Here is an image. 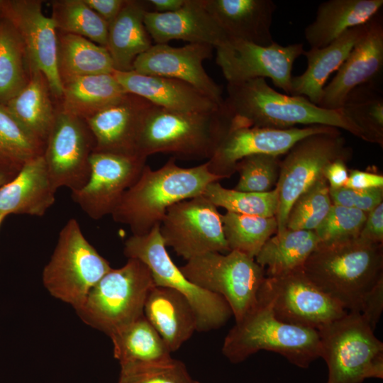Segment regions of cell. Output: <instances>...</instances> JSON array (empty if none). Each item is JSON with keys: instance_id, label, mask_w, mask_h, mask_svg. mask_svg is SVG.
I'll return each instance as SVG.
<instances>
[{"instance_id": "3", "label": "cell", "mask_w": 383, "mask_h": 383, "mask_svg": "<svg viewBox=\"0 0 383 383\" xmlns=\"http://www.w3.org/2000/svg\"><path fill=\"white\" fill-rule=\"evenodd\" d=\"M223 105L246 127L288 129L297 125L342 128L361 138L359 129L341 110L321 108L303 96L281 94L264 78L227 84Z\"/></svg>"}, {"instance_id": "28", "label": "cell", "mask_w": 383, "mask_h": 383, "mask_svg": "<svg viewBox=\"0 0 383 383\" xmlns=\"http://www.w3.org/2000/svg\"><path fill=\"white\" fill-rule=\"evenodd\" d=\"M147 11H150L147 1L126 0L109 23L106 49L116 71L133 70L135 59L154 44L144 23Z\"/></svg>"}, {"instance_id": "17", "label": "cell", "mask_w": 383, "mask_h": 383, "mask_svg": "<svg viewBox=\"0 0 383 383\" xmlns=\"http://www.w3.org/2000/svg\"><path fill=\"white\" fill-rule=\"evenodd\" d=\"M42 0H0V14L15 28L24 45L32 71L46 77L55 101L62 95L57 70V33L42 11Z\"/></svg>"}, {"instance_id": "4", "label": "cell", "mask_w": 383, "mask_h": 383, "mask_svg": "<svg viewBox=\"0 0 383 383\" xmlns=\"http://www.w3.org/2000/svg\"><path fill=\"white\" fill-rule=\"evenodd\" d=\"M233 116L223 104L210 112H183L153 106L139 136L137 154L167 153L184 160H209L231 130Z\"/></svg>"}, {"instance_id": "9", "label": "cell", "mask_w": 383, "mask_h": 383, "mask_svg": "<svg viewBox=\"0 0 383 383\" xmlns=\"http://www.w3.org/2000/svg\"><path fill=\"white\" fill-rule=\"evenodd\" d=\"M123 253L128 258L143 262L149 268L155 286L173 289L188 300L196 316L197 331L219 328L233 314L221 296L199 287L183 274L166 250L160 226L147 234L133 235L128 238Z\"/></svg>"}, {"instance_id": "43", "label": "cell", "mask_w": 383, "mask_h": 383, "mask_svg": "<svg viewBox=\"0 0 383 383\" xmlns=\"http://www.w3.org/2000/svg\"><path fill=\"white\" fill-rule=\"evenodd\" d=\"M118 383H200L189 375L185 365L177 360L121 365Z\"/></svg>"}, {"instance_id": "42", "label": "cell", "mask_w": 383, "mask_h": 383, "mask_svg": "<svg viewBox=\"0 0 383 383\" xmlns=\"http://www.w3.org/2000/svg\"><path fill=\"white\" fill-rule=\"evenodd\" d=\"M280 168L279 156L252 155L243 157L235 165L239 180L235 190L246 192L263 193L276 187Z\"/></svg>"}, {"instance_id": "21", "label": "cell", "mask_w": 383, "mask_h": 383, "mask_svg": "<svg viewBox=\"0 0 383 383\" xmlns=\"http://www.w3.org/2000/svg\"><path fill=\"white\" fill-rule=\"evenodd\" d=\"M154 105L126 93L85 120L95 140V152L138 155L137 146L144 121Z\"/></svg>"}, {"instance_id": "27", "label": "cell", "mask_w": 383, "mask_h": 383, "mask_svg": "<svg viewBox=\"0 0 383 383\" xmlns=\"http://www.w3.org/2000/svg\"><path fill=\"white\" fill-rule=\"evenodd\" d=\"M143 314L171 353L177 350L196 331V316L189 302L169 287H152L146 298Z\"/></svg>"}, {"instance_id": "13", "label": "cell", "mask_w": 383, "mask_h": 383, "mask_svg": "<svg viewBox=\"0 0 383 383\" xmlns=\"http://www.w3.org/2000/svg\"><path fill=\"white\" fill-rule=\"evenodd\" d=\"M204 194L170 207L160 225L165 245L187 261L211 252H230L221 214Z\"/></svg>"}, {"instance_id": "7", "label": "cell", "mask_w": 383, "mask_h": 383, "mask_svg": "<svg viewBox=\"0 0 383 383\" xmlns=\"http://www.w3.org/2000/svg\"><path fill=\"white\" fill-rule=\"evenodd\" d=\"M359 312L343 316L318 330L321 357L328 370L326 383H362L383 378V343Z\"/></svg>"}, {"instance_id": "22", "label": "cell", "mask_w": 383, "mask_h": 383, "mask_svg": "<svg viewBox=\"0 0 383 383\" xmlns=\"http://www.w3.org/2000/svg\"><path fill=\"white\" fill-rule=\"evenodd\" d=\"M144 23L154 44L182 40L216 48L228 42L207 10L204 0H185L184 4L174 12L147 11Z\"/></svg>"}, {"instance_id": "18", "label": "cell", "mask_w": 383, "mask_h": 383, "mask_svg": "<svg viewBox=\"0 0 383 383\" xmlns=\"http://www.w3.org/2000/svg\"><path fill=\"white\" fill-rule=\"evenodd\" d=\"M333 128L321 125L288 129L239 126L233 118L231 130L206 162L208 169L213 174L228 178L243 157L259 154L279 156L301 139Z\"/></svg>"}, {"instance_id": "6", "label": "cell", "mask_w": 383, "mask_h": 383, "mask_svg": "<svg viewBox=\"0 0 383 383\" xmlns=\"http://www.w3.org/2000/svg\"><path fill=\"white\" fill-rule=\"evenodd\" d=\"M155 286L149 268L128 258L91 288L76 311L86 323L111 337L143 315L146 298Z\"/></svg>"}, {"instance_id": "15", "label": "cell", "mask_w": 383, "mask_h": 383, "mask_svg": "<svg viewBox=\"0 0 383 383\" xmlns=\"http://www.w3.org/2000/svg\"><path fill=\"white\" fill-rule=\"evenodd\" d=\"M215 49L216 62L228 84L270 78L289 95L293 65L304 52L302 43L283 46L274 41L267 46L230 41Z\"/></svg>"}, {"instance_id": "40", "label": "cell", "mask_w": 383, "mask_h": 383, "mask_svg": "<svg viewBox=\"0 0 383 383\" xmlns=\"http://www.w3.org/2000/svg\"><path fill=\"white\" fill-rule=\"evenodd\" d=\"M203 194L216 207L229 212L262 217L276 216L278 196L275 188L263 193L246 192L226 189L214 182L206 187Z\"/></svg>"}, {"instance_id": "35", "label": "cell", "mask_w": 383, "mask_h": 383, "mask_svg": "<svg viewBox=\"0 0 383 383\" xmlns=\"http://www.w3.org/2000/svg\"><path fill=\"white\" fill-rule=\"evenodd\" d=\"M32 70L18 32L0 14V104H5L28 83Z\"/></svg>"}, {"instance_id": "8", "label": "cell", "mask_w": 383, "mask_h": 383, "mask_svg": "<svg viewBox=\"0 0 383 383\" xmlns=\"http://www.w3.org/2000/svg\"><path fill=\"white\" fill-rule=\"evenodd\" d=\"M111 270L70 218L61 229L51 258L43 271L45 287L54 297L78 309L91 288Z\"/></svg>"}, {"instance_id": "10", "label": "cell", "mask_w": 383, "mask_h": 383, "mask_svg": "<svg viewBox=\"0 0 383 383\" xmlns=\"http://www.w3.org/2000/svg\"><path fill=\"white\" fill-rule=\"evenodd\" d=\"M179 269L192 283L221 296L235 322L256 305L266 277L254 258L236 250L207 252L187 260Z\"/></svg>"}, {"instance_id": "48", "label": "cell", "mask_w": 383, "mask_h": 383, "mask_svg": "<svg viewBox=\"0 0 383 383\" xmlns=\"http://www.w3.org/2000/svg\"><path fill=\"white\" fill-rule=\"evenodd\" d=\"M345 187L354 189L383 187V176L369 172L353 170L348 174Z\"/></svg>"}, {"instance_id": "37", "label": "cell", "mask_w": 383, "mask_h": 383, "mask_svg": "<svg viewBox=\"0 0 383 383\" xmlns=\"http://www.w3.org/2000/svg\"><path fill=\"white\" fill-rule=\"evenodd\" d=\"M221 221L230 251L236 250L254 259L265 242L277 231L275 216L226 211L221 215Z\"/></svg>"}, {"instance_id": "38", "label": "cell", "mask_w": 383, "mask_h": 383, "mask_svg": "<svg viewBox=\"0 0 383 383\" xmlns=\"http://www.w3.org/2000/svg\"><path fill=\"white\" fill-rule=\"evenodd\" d=\"M50 4V18L57 31L84 37L106 48L109 23L84 0H55Z\"/></svg>"}, {"instance_id": "49", "label": "cell", "mask_w": 383, "mask_h": 383, "mask_svg": "<svg viewBox=\"0 0 383 383\" xmlns=\"http://www.w3.org/2000/svg\"><path fill=\"white\" fill-rule=\"evenodd\" d=\"M346 160L337 159L328 164L323 172L329 189H337L345 187L348 178Z\"/></svg>"}, {"instance_id": "29", "label": "cell", "mask_w": 383, "mask_h": 383, "mask_svg": "<svg viewBox=\"0 0 383 383\" xmlns=\"http://www.w3.org/2000/svg\"><path fill=\"white\" fill-rule=\"evenodd\" d=\"M383 0H328L318 7L314 21L304 30L311 48H321L346 30L367 23L379 13Z\"/></svg>"}, {"instance_id": "11", "label": "cell", "mask_w": 383, "mask_h": 383, "mask_svg": "<svg viewBox=\"0 0 383 383\" xmlns=\"http://www.w3.org/2000/svg\"><path fill=\"white\" fill-rule=\"evenodd\" d=\"M351 149L338 128L307 136L297 142L280 161L275 187L278 196L277 231L286 229L287 216L296 200L323 177L326 167L337 159L348 160Z\"/></svg>"}, {"instance_id": "14", "label": "cell", "mask_w": 383, "mask_h": 383, "mask_svg": "<svg viewBox=\"0 0 383 383\" xmlns=\"http://www.w3.org/2000/svg\"><path fill=\"white\" fill-rule=\"evenodd\" d=\"M94 149L95 140L85 120L65 112L56 104L55 118L43 157L57 190L67 187L74 192L84 186L89 177V159Z\"/></svg>"}, {"instance_id": "34", "label": "cell", "mask_w": 383, "mask_h": 383, "mask_svg": "<svg viewBox=\"0 0 383 383\" xmlns=\"http://www.w3.org/2000/svg\"><path fill=\"white\" fill-rule=\"evenodd\" d=\"M113 355L121 365L161 362L171 352L144 314L110 337Z\"/></svg>"}, {"instance_id": "1", "label": "cell", "mask_w": 383, "mask_h": 383, "mask_svg": "<svg viewBox=\"0 0 383 383\" xmlns=\"http://www.w3.org/2000/svg\"><path fill=\"white\" fill-rule=\"evenodd\" d=\"M175 160L170 158L155 170L146 165L111 213L113 219L128 226L133 235L147 234L160 225L170 207L202 195L210 183L224 179L211 173L206 162L182 167Z\"/></svg>"}, {"instance_id": "41", "label": "cell", "mask_w": 383, "mask_h": 383, "mask_svg": "<svg viewBox=\"0 0 383 383\" xmlns=\"http://www.w3.org/2000/svg\"><path fill=\"white\" fill-rule=\"evenodd\" d=\"M332 205L329 186L323 177L293 204L286 228L314 231L326 217Z\"/></svg>"}, {"instance_id": "46", "label": "cell", "mask_w": 383, "mask_h": 383, "mask_svg": "<svg viewBox=\"0 0 383 383\" xmlns=\"http://www.w3.org/2000/svg\"><path fill=\"white\" fill-rule=\"evenodd\" d=\"M383 310V279L371 290L363 302L360 313L374 331Z\"/></svg>"}, {"instance_id": "53", "label": "cell", "mask_w": 383, "mask_h": 383, "mask_svg": "<svg viewBox=\"0 0 383 383\" xmlns=\"http://www.w3.org/2000/svg\"><path fill=\"white\" fill-rule=\"evenodd\" d=\"M6 217V216L0 213V226Z\"/></svg>"}, {"instance_id": "25", "label": "cell", "mask_w": 383, "mask_h": 383, "mask_svg": "<svg viewBox=\"0 0 383 383\" xmlns=\"http://www.w3.org/2000/svg\"><path fill=\"white\" fill-rule=\"evenodd\" d=\"M57 189L49 177L43 155L25 164L0 188V213L43 216L55 201Z\"/></svg>"}, {"instance_id": "5", "label": "cell", "mask_w": 383, "mask_h": 383, "mask_svg": "<svg viewBox=\"0 0 383 383\" xmlns=\"http://www.w3.org/2000/svg\"><path fill=\"white\" fill-rule=\"evenodd\" d=\"M221 350L232 363L260 350L274 352L301 368H308L321 355L318 331L279 320L270 303L259 296L256 305L228 331Z\"/></svg>"}, {"instance_id": "2", "label": "cell", "mask_w": 383, "mask_h": 383, "mask_svg": "<svg viewBox=\"0 0 383 383\" xmlns=\"http://www.w3.org/2000/svg\"><path fill=\"white\" fill-rule=\"evenodd\" d=\"M302 270L345 310L360 313L369 293L383 279V243L358 237L329 245L318 243Z\"/></svg>"}, {"instance_id": "23", "label": "cell", "mask_w": 383, "mask_h": 383, "mask_svg": "<svg viewBox=\"0 0 383 383\" xmlns=\"http://www.w3.org/2000/svg\"><path fill=\"white\" fill-rule=\"evenodd\" d=\"M204 3L228 42L262 46L274 42L271 27L276 5L272 0H204Z\"/></svg>"}, {"instance_id": "31", "label": "cell", "mask_w": 383, "mask_h": 383, "mask_svg": "<svg viewBox=\"0 0 383 383\" xmlns=\"http://www.w3.org/2000/svg\"><path fill=\"white\" fill-rule=\"evenodd\" d=\"M57 33V70L62 85L82 77L115 71L106 48L79 35Z\"/></svg>"}, {"instance_id": "39", "label": "cell", "mask_w": 383, "mask_h": 383, "mask_svg": "<svg viewBox=\"0 0 383 383\" xmlns=\"http://www.w3.org/2000/svg\"><path fill=\"white\" fill-rule=\"evenodd\" d=\"M45 147L0 104V163L21 170L43 155Z\"/></svg>"}, {"instance_id": "45", "label": "cell", "mask_w": 383, "mask_h": 383, "mask_svg": "<svg viewBox=\"0 0 383 383\" xmlns=\"http://www.w3.org/2000/svg\"><path fill=\"white\" fill-rule=\"evenodd\" d=\"M333 204L358 209L369 213L383 200V187L369 189H354L341 187L329 189Z\"/></svg>"}, {"instance_id": "19", "label": "cell", "mask_w": 383, "mask_h": 383, "mask_svg": "<svg viewBox=\"0 0 383 383\" xmlns=\"http://www.w3.org/2000/svg\"><path fill=\"white\" fill-rule=\"evenodd\" d=\"M213 48L204 43H188L182 47L153 44L135 59L133 70L187 82L222 105V88L209 77L203 65L211 57Z\"/></svg>"}, {"instance_id": "12", "label": "cell", "mask_w": 383, "mask_h": 383, "mask_svg": "<svg viewBox=\"0 0 383 383\" xmlns=\"http://www.w3.org/2000/svg\"><path fill=\"white\" fill-rule=\"evenodd\" d=\"M258 296L270 303L279 320L316 331L348 312L316 286L302 269L266 277Z\"/></svg>"}, {"instance_id": "26", "label": "cell", "mask_w": 383, "mask_h": 383, "mask_svg": "<svg viewBox=\"0 0 383 383\" xmlns=\"http://www.w3.org/2000/svg\"><path fill=\"white\" fill-rule=\"evenodd\" d=\"M367 23L346 30L323 48L304 50L303 55L306 58L307 67L301 74L292 76L290 95L305 96L318 105L328 79L333 72L338 71L365 34Z\"/></svg>"}, {"instance_id": "24", "label": "cell", "mask_w": 383, "mask_h": 383, "mask_svg": "<svg viewBox=\"0 0 383 383\" xmlns=\"http://www.w3.org/2000/svg\"><path fill=\"white\" fill-rule=\"evenodd\" d=\"M127 93L144 98L156 106L183 112H210L220 105L191 84L172 78L147 75L133 70L114 71Z\"/></svg>"}, {"instance_id": "44", "label": "cell", "mask_w": 383, "mask_h": 383, "mask_svg": "<svg viewBox=\"0 0 383 383\" xmlns=\"http://www.w3.org/2000/svg\"><path fill=\"white\" fill-rule=\"evenodd\" d=\"M367 213L333 204L326 217L314 231L320 244L329 245L359 236Z\"/></svg>"}, {"instance_id": "16", "label": "cell", "mask_w": 383, "mask_h": 383, "mask_svg": "<svg viewBox=\"0 0 383 383\" xmlns=\"http://www.w3.org/2000/svg\"><path fill=\"white\" fill-rule=\"evenodd\" d=\"M147 158L95 152L90 156V174L80 189L72 192L73 201L94 220L111 214L123 194L139 178Z\"/></svg>"}, {"instance_id": "36", "label": "cell", "mask_w": 383, "mask_h": 383, "mask_svg": "<svg viewBox=\"0 0 383 383\" xmlns=\"http://www.w3.org/2000/svg\"><path fill=\"white\" fill-rule=\"evenodd\" d=\"M341 111L359 129L361 139L383 145V95L377 83L354 88L347 95Z\"/></svg>"}, {"instance_id": "33", "label": "cell", "mask_w": 383, "mask_h": 383, "mask_svg": "<svg viewBox=\"0 0 383 383\" xmlns=\"http://www.w3.org/2000/svg\"><path fill=\"white\" fill-rule=\"evenodd\" d=\"M55 103L65 112L86 120L127 93L112 74L82 77L62 85Z\"/></svg>"}, {"instance_id": "47", "label": "cell", "mask_w": 383, "mask_h": 383, "mask_svg": "<svg viewBox=\"0 0 383 383\" xmlns=\"http://www.w3.org/2000/svg\"><path fill=\"white\" fill-rule=\"evenodd\" d=\"M358 238L374 243H383V203L367 213Z\"/></svg>"}, {"instance_id": "20", "label": "cell", "mask_w": 383, "mask_h": 383, "mask_svg": "<svg viewBox=\"0 0 383 383\" xmlns=\"http://www.w3.org/2000/svg\"><path fill=\"white\" fill-rule=\"evenodd\" d=\"M383 68V22L377 13L367 23L365 34L355 45L332 80L324 87L318 106L340 110L348 93L367 83H376Z\"/></svg>"}, {"instance_id": "52", "label": "cell", "mask_w": 383, "mask_h": 383, "mask_svg": "<svg viewBox=\"0 0 383 383\" xmlns=\"http://www.w3.org/2000/svg\"><path fill=\"white\" fill-rule=\"evenodd\" d=\"M20 170L0 163V188L11 181Z\"/></svg>"}, {"instance_id": "51", "label": "cell", "mask_w": 383, "mask_h": 383, "mask_svg": "<svg viewBox=\"0 0 383 383\" xmlns=\"http://www.w3.org/2000/svg\"><path fill=\"white\" fill-rule=\"evenodd\" d=\"M150 11L157 13L174 12L179 9L185 0H147Z\"/></svg>"}, {"instance_id": "30", "label": "cell", "mask_w": 383, "mask_h": 383, "mask_svg": "<svg viewBox=\"0 0 383 383\" xmlns=\"http://www.w3.org/2000/svg\"><path fill=\"white\" fill-rule=\"evenodd\" d=\"M3 105L30 134L46 143L55 118L56 104L41 72L32 71L26 87Z\"/></svg>"}, {"instance_id": "50", "label": "cell", "mask_w": 383, "mask_h": 383, "mask_svg": "<svg viewBox=\"0 0 383 383\" xmlns=\"http://www.w3.org/2000/svg\"><path fill=\"white\" fill-rule=\"evenodd\" d=\"M106 23H111L121 11L126 0H84Z\"/></svg>"}, {"instance_id": "32", "label": "cell", "mask_w": 383, "mask_h": 383, "mask_svg": "<svg viewBox=\"0 0 383 383\" xmlns=\"http://www.w3.org/2000/svg\"><path fill=\"white\" fill-rule=\"evenodd\" d=\"M319 241L313 231L289 230L271 236L255 257L267 277L302 269Z\"/></svg>"}]
</instances>
